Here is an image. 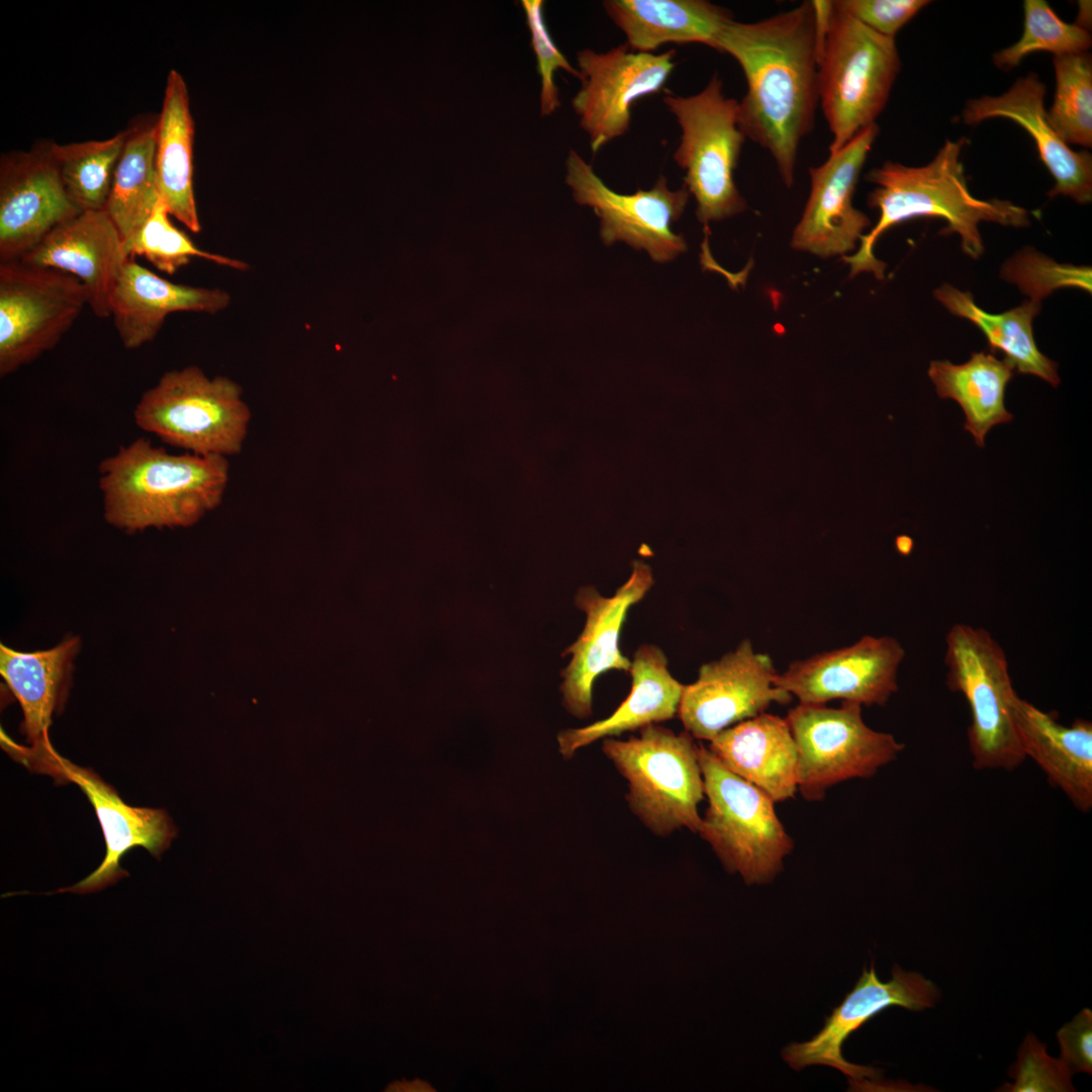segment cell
Returning a JSON list of instances; mask_svg holds the SVG:
<instances>
[{"label":"cell","instance_id":"1","mask_svg":"<svg viewBox=\"0 0 1092 1092\" xmlns=\"http://www.w3.org/2000/svg\"><path fill=\"white\" fill-rule=\"evenodd\" d=\"M716 51L740 66L746 93L738 101V126L766 150L791 187L798 151L814 126L819 104L816 18L812 1L753 22L731 20Z\"/></svg>","mask_w":1092,"mask_h":1092},{"label":"cell","instance_id":"2","mask_svg":"<svg viewBox=\"0 0 1092 1092\" xmlns=\"http://www.w3.org/2000/svg\"><path fill=\"white\" fill-rule=\"evenodd\" d=\"M968 140L946 141L931 162L911 167L887 161L872 169L866 180L877 185L869 194L868 204L880 212L877 223L862 235L860 246L851 256H842L850 266V276L871 272L878 280L885 278L886 264L878 260L873 248L890 228L916 217H938L947 225L940 234H958L963 251L973 259L984 252L979 232L981 221L1005 226L1029 225L1028 211L1009 200L979 199L969 190L961 154Z\"/></svg>","mask_w":1092,"mask_h":1092},{"label":"cell","instance_id":"3","mask_svg":"<svg viewBox=\"0 0 1092 1092\" xmlns=\"http://www.w3.org/2000/svg\"><path fill=\"white\" fill-rule=\"evenodd\" d=\"M105 521L126 533L188 527L222 502L228 458L169 453L139 438L98 465Z\"/></svg>","mask_w":1092,"mask_h":1092},{"label":"cell","instance_id":"4","mask_svg":"<svg viewBox=\"0 0 1092 1092\" xmlns=\"http://www.w3.org/2000/svg\"><path fill=\"white\" fill-rule=\"evenodd\" d=\"M900 68L895 38L873 31L832 2L818 56L819 103L832 135L829 154L876 123Z\"/></svg>","mask_w":1092,"mask_h":1092},{"label":"cell","instance_id":"5","mask_svg":"<svg viewBox=\"0 0 1092 1092\" xmlns=\"http://www.w3.org/2000/svg\"><path fill=\"white\" fill-rule=\"evenodd\" d=\"M251 412L241 386L199 367L165 372L133 408V421L163 443L203 456L228 458L242 451Z\"/></svg>","mask_w":1092,"mask_h":1092},{"label":"cell","instance_id":"6","mask_svg":"<svg viewBox=\"0 0 1092 1092\" xmlns=\"http://www.w3.org/2000/svg\"><path fill=\"white\" fill-rule=\"evenodd\" d=\"M604 754L628 783L630 810L655 835L699 833L704 781L694 737L651 724L627 740L605 738Z\"/></svg>","mask_w":1092,"mask_h":1092},{"label":"cell","instance_id":"7","mask_svg":"<svg viewBox=\"0 0 1092 1092\" xmlns=\"http://www.w3.org/2000/svg\"><path fill=\"white\" fill-rule=\"evenodd\" d=\"M698 756L708 799L699 834L729 873H738L747 885L770 883L794 848L776 802L728 769L708 747L699 745Z\"/></svg>","mask_w":1092,"mask_h":1092},{"label":"cell","instance_id":"8","mask_svg":"<svg viewBox=\"0 0 1092 1092\" xmlns=\"http://www.w3.org/2000/svg\"><path fill=\"white\" fill-rule=\"evenodd\" d=\"M663 102L681 130L673 160L686 171L684 186L694 196L697 218L707 233L711 221L747 208L734 181L746 139L738 126V101L726 97L721 78L714 74L699 93L666 95Z\"/></svg>","mask_w":1092,"mask_h":1092},{"label":"cell","instance_id":"9","mask_svg":"<svg viewBox=\"0 0 1092 1092\" xmlns=\"http://www.w3.org/2000/svg\"><path fill=\"white\" fill-rule=\"evenodd\" d=\"M944 664L950 691L970 708L969 748L977 769L1013 770L1026 758L1013 718L1016 692L999 642L984 628L957 623L945 636Z\"/></svg>","mask_w":1092,"mask_h":1092},{"label":"cell","instance_id":"10","mask_svg":"<svg viewBox=\"0 0 1092 1092\" xmlns=\"http://www.w3.org/2000/svg\"><path fill=\"white\" fill-rule=\"evenodd\" d=\"M798 750V790L809 801L851 779H869L904 749L892 734L869 727L861 706L802 704L786 717Z\"/></svg>","mask_w":1092,"mask_h":1092},{"label":"cell","instance_id":"11","mask_svg":"<svg viewBox=\"0 0 1092 1092\" xmlns=\"http://www.w3.org/2000/svg\"><path fill=\"white\" fill-rule=\"evenodd\" d=\"M1 743L14 759L27 768L49 775L61 783L70 782L79 786L100 823L106 844L103 861L77 884L57 892L89 894L100 891L127 876L120 867V859L131 848L143 846L159 857L175 837L176 829L164 810L128 806L97 774L61 756L51 743L24 747L6 734L2 735Z\"/></svg>","mask_w":1092,"mask_h":1092},{"label":"cell","instance_id":"12","mask_svg":"<svg viewBox=\"0 0 1092 1092\" xmlns=\"http://www.w3.org/2000/svg\"><path fill=\"white\" fill-rule=\"evenodd\" d=\"M88 305L74 276L20 260L0 263V375L52 350Z\"/></svg>","mask_w":1092,"mask_h":1092},{"label":"cell","instance_id":"13","mask_svg":"<svg viewBox=\"0 0 1092 1092\" xmlns=\"http://www.w3.org/2000/svg\"><path fill=\"white\" fill-rule=\"evenodd\" d=\"M566 183L574 200L590 207L600 218V237L610 246L624 242L645 250L652 260L665 263L687 250L681 234L671 225L685 211L690 193L685 186L670 190L660 176L649 190L621 194L609 188L575 151L566 158Z\"/></svg>","mask_w":1092,"mask_h":1092},{"label":"cell","instance_id":"14","mask_svg":"<svg viewBox=\"0 0 1092 1092\" xmlns=\"http://www.w3.org/2000/svg\"><path fill=\"white\" fill-rule=\"evenodd\" d=\"M674 58V50L640 53L627 42L604 53L590 49L577 53L581 85L571 103L594 154L628 131L633 105L663 89Z\"/></svg>","mask_w":1092,"mask_h":1092},{"label":"cell","instance_id":"15","mask_svg":"<svg viewBox=\"0 0 1092 1092\" xmlns=\"http://www.w3.org/2000/svg\"><path fill=\"white\" fill-rule=\"evenodd\" d=\"M777 672L767 654L744 639L735 650L703 664L698 678L684 687L677 716L694 738L712 740L723 730L763 713L792 696L775 685Z\"/></svg>","mask_w":1092,"mask_h":1092},{"label":"cell","instance_id":"16","mask_svg":"<svg viewBox=\"0 0 1092 1092\" xmlns=\"http://www.w3.org/2000/svg\"><path fill=\"white\" fill-rule=\"evenodd\" d=\"M940 999L936 985L922 975L906 972L895 965L892 978L882 982L872 962L863 969L854 988L825 1018L823 1028L811 1039L793 1042L783 1050V1059L794 1070L824 1065L839 1070L858 1084L880 1073L873 1067L847 1062L841 1052L846 1038L881 1011L899 1006L909 1010L933 1007Z\"/></svg>","mask_w":1092,"mask_h":1092},{"label":"cell","instance_id":"17","mask_svg":"<svg viewBox=\"0 0 1092 1092\" xmlns=\"http://www.w3.org/2000/svg\"><path fill=\"white\" fill-rule=\"evenodd\" d=\"M905 657L890 636H863L850 646L797 660L775 685L802 704L842 700L860 706H884L898 690V669Z\"/></svg>","mask_w":1092,"mask_h":1092},{"label":"cell","instance_id":"18","mask_svg":"<svg viewBox=\"0 0 1092 1092\" xmlns=\"http://www.w3.org/2000/svg\"><path fill=\"white\" fill-rule=\"evenodd\" d=\"M654 583L651 568L634 561L629 578L612 597H604L594 586L580 587L574 598L576 608L586 620L576 641L562 656L571 654L562 669V703L574 717L587 718L593 713V687L596 678L611 670L629 672L631 661L619 648L620 632L630 608L640 602Z\"/></svg>","mask_w":1092,"mask_h":1092},{"label":"cell","instance_id":"19","mask_svg":"<svg viewBox=\"0 0 1092 1092\" xmlns=\"http://www.w3.org/2000/svg\"><path fill=\"white\" fill-rule=\"evenodd\" d=\"M51 143L11 152L0 161V263L19 260L50 232L79 214Z\"/></svg>","mask_w":1092,"mask_h":1092},{"label":"cell","instance_id":"20","mask_svg":"<svg viewBox=\"0 0 1092 1092\" xmlns=\"http://www.w3.org/2000/svg\"><path fill=\"white\" fill-rule=\"evenodd\" d=\"M879 134L874 123L821 165L809 169L811 189L802 217L795 228L792 247L828 258L853 250L870 218L852 204L855 186Z\"/></svg>","mask_w":1092,"mask_h":1092},{"label":"cell","instance_id":"21","mask_svg":"<svg viewBox=\"0 0 1092 1092\" xmlns=\"http://www.w3.org/2000/svg\"><path fill=\"white\" fill-rule=\"evenodd\" d=\"M128 259L117 228L103 209L81 211L19 260L74 276L86 289L92 312L108 317L113 291Z\"/></svg>","mask_w":1092,"mask_h":1092},{"label":"cell","instance_id":"22","mask_svg":"<svg viewBox=\"0 0 1092 1092\" xmlns=\"http://www.w3.org/2000/svg\"><path fill=\"white\" fill-rule=\"evenodd\" d=\"M1045 85L1035 73L1021 77L999 96H982L967 102L963 121L976 125L1003 117L1013 120L1033 139L1039 158L1055 180L1048 195H1066L1084 204L1092 199V157L1074 151L1052 126L1044 109Z\"/></svg>","mask_w":1092,"mask_h":1092},{"label":"cell","instance_id":"23","mask_svg":"<svg viewBox=\"0 0 1092 1092\" xmlns=\"http://www.w3.org/2000/svg\"><path fill=\"white\" fill-rule=\"evenodd\" d=\"M230 302L224 290L173 283L129 258L112 294L110 316L123 347L132 350L152 342L170 313L213 314Z\"/></svg>","mask_w":1092,"mask_h":1092},{"label":"cell","instance_id":"24","mask_svg":"<svg viewBox=\"0 0 1092 1092\" xmlns=\"http://www.w3.org/2000/svg\"><path fill=\"white\" fill-rule=\"evenodd\" d=\"M1013 718L1025 758H1032L1048 780L1081 812L1092 808V723L1076 719L1060 724L1052 714L1018 695Z\"/></svg>","mask_w":1092,"mask_h":1092},{"label":"cell","instance_id":"25","mask_svg":"<svg viewBox=\"0 0 1092 1092\" xmlns=\"http://www.w3.org/2000/svg\"><path fill=\"white\" fill-rule=\"evenodd\" d=\"M709 742V750L728 769L776 803L793 798L798 791V750L786 719L763 712Z\"/></svg>","mask_w":1092,"mask_h":1092},{"label":"cell","instance_id":"26","mask_svg":"<svg viewBox=\"0 0 1092 1092\" xmlns=\"http://www.w3.org/2000/svg\"><path fill=\"white\" fill-rule=\"evenodd\" d=\"M664 652L655 645L638 647L631 661L628 697L607 718L580 728L561 731L559 751L565 759L602 738L619 736L675 717L684 685L668 671Z\"/></svg>","mask_w":1092,"mask_h":1092},{"label":"cell","instance_id":"27","mask_svg":"<svg viewBox=\"0 0 1092 1092\" xmlns=\"http://www.w3.org/2000/svg\"><path fill=\"white\" fill-rule=\"evenodd\" d=\"M603 7L635 52L654 53L665 43L698 42L716 51L726 8L705 0H607Z\"/></svg>","mask_w":1092,"mask_h":1092},{"label":"cell","instance_id":"28","mask_svg":"<svg viewBox=\"0 0 1092 1092\" xmlns=\"http://www.w3.org/2000/svg\"><path fill=\"white\" fill-rule=\"evenodd\" d=\"M79 648L77 637L34 652L0 646V673L20 704L23 731L30 746L50 742L49 727L55 712L64 705Z\"/></svg>","mask_w":1092,"mask_h":1092},{"label":"cell","instance_id":"29","mask_svg":"<svg viewBox=\"0 0 1092 1092\" xmlns=\"http://www.w3.org/2000/svg\"><path fill=\"white\" fill-rule=\"evenodd\" d=\"M193 139L188 89L182 75L171 70L157 120V186L169 214L197 234L201 225L193 190Z\"/></svg>","mask_w":1092,"mask_h":1092},{"label":"cell","instance_id":"30","mask_svg":"<svg viewBox=\"0 0 1092 1092\" xmlns=\"http://www.w3.org/2000/svg\"><path fill=\"white\" fill-rule=\"evenodd\" d=\"M1014 374L1013 367L991 353H973L963 364L947 360L931 361L928 376L941 398H951L962 407L964 428L984 447L987 433L995 426L1013 419L1005 407V390Z\"/></svg>","mask_w":1092,"mask_h":1092},{"label":"cell","instance_id":"31","mask_svg":"<svg viewBox=\"0 0 1092 1092\" xmlns=\"http://www.w3.org/2000/svg\"><path fill=\"white\" fill-rule=\"evenodd\" d=\"M934 296L950 313L973 323L1014 371L1059 385L1058 364L1039 351L1033 337L1032 322L1040 310L1039 302L1028 299L1004 312L991 313L981 308L970 292L950 284L935 289Z\"/></svg>","mask_w":1092,"mask_h":1092},{"label":"cell","instance_id":"32","mask_svg":"<svg viewBox=\"0 0 1092 1092\" xmlns=\"http://www.w3.org/2000/svg\"><path fill=\"white\" fill-rule=\"evenodd\" d=\"M157 119L143 118L125 129L104 210L124 247L152 215L160 200L156 174Z\"/></svg>","mask_w":1092,"mask_h":1092},{"label":"cell","instance_id":"33","mask_svg":"<svg viewBox=\"0 0 1092 1092\" xmlns=\"http://www.w3.org/2000/svg\"><path fill=\"white\" fill-rule=\"evenodd\" d=\"M124 140L125 130L103 141L51 143L65 188L81 211L105 208Z\"/></svg>","mask_w":1092,"mask_h":1092},{"label":"cell","instance_id":"34","mask_svg":"<svg viewBox=\"0 0 1092 1092\" xmlns=\"http://www.w3.org/2000/svg\"><path fill=\"white\" fill-rule=\"evenodd\" d=\"M1054 103L1048 112L1052 126L1069 145L1092 146V62L1087 53L1055 56Z\"/></svg>","mask_w":1092,"mask_h":1092},{"label":"cell","instance_id":"35","mask_svg":"<svg viewBox=\"0 0 1092 1092\" xmlns=\"http://www.w3.org/2000/svg\"><path fill=\"white\" fill-rule=\"evenodd\" d=\"M1024 26L1021 37L993 55L995 66L1009 71L1028 55L1049 52L1055 56L1087 53L1092 39L1088 30L1062 20L1043 0L1023 2Z\"/></svg>","mask_w":1092,"mask_h":1092},{"label":"cell","instance_id":"36","mask_svg":"<svg viewBox=\"0 0 1092 1092\" xmlns=\"http://www.w3.org/2000/svg\"><path fill=\"white\" fill-rule=\"evenodd\" d=\"M169 216L168 209L160 198L150 218L125 246L129 258L144 257L156 269L169 275L187 265L193 257L235 269H247L248 265L242 261L199 249L172 224Z\"/></svg>","mask_w":1092,"mask_h":1092},{"label":"cell","instance_id":"37","mask_svg":"<svg viewBox=\"0 0 1092 1092\" xmlns=\"http://www.w3.org/2000/svg\"><path fill=\"white\" fill-rule=\"evenodd\" d=\"M1091 267L1061 264L1034 249L1020 250L1002 266L1000 276L1039 302L1055 290L1075 287L1091 292Z\"/></svg>","mask_w":1092,"mask_h":1092},{"label":"cell","instance_id":"38","mask_svg":"<svg viewBox=\"0 0 1092 1092\" xmlns=\"http://www.w3.org/2000/svg\"><path fill=\"white\" fill-rule=\"evenodd\" d=\"M521 3L526 14L531 43L537 59V70L541 78V114L550 115L560 107L554 73L561 69L576 78H579V73L557 48L548 31L543 13L544 1L522 0Z\"/></svg>","mask_w":1092,"mask_h":1092},{"label":"cell","instance_id":"39","mask_svg":"<svg viewBox=\"0 0 1092 1092\" xmlns=\"http://www.w3.org/2000/svg\"><path fill=\"white\" fill-rule=\"evenodd\" d=\"M1072 1072L1061 1060L1050 1057L1045 1048L1032 1034L1025 1038L1016 1064L1010 1075L1014 1084H1006V1091H1075L1071 1083Z\"/></svg>","mask_w":1092,"mask_h":1092},{"label":"cell","instance_id":"40","mask_svg":"<svg viewBox=\"0 0 1092 1092\" xmlns=\"http://www.w3.org/2000/svg\"><path fill=\"white\" fill-rule=\"evenodd\" d=\"M834 7L873 31L894 38L923 7L926 0H836Z\"/></svg>","mask_w":1092,"mask_h":1092},{"label":"cell","instance_id":"41","mask_svg":"<svg viewBox=\"0 0 1092 1092\" xmlns=\"http://www.w3.org/2000/svg\"><path fill=\"white\" fill-rule=\"evenodd\" d=\"M1061 1060L1072 1073H1092V1012L1085 1008L1057 1033Z\"/></svg>","mask_w":1092,"mask_h":1092},{"label":"cell","instance_id":"42","mask_svg":"<svg viewBox=\"0 0 1092 1092\" xmlns=\"http://www.w3.org/2000/svg\"><path fill=\"white\" fill-rule=\"evenodd\" d=\"M911 540L907 537H900L897 541L899 550L902 552H908L911 549Z\"/></svg>","mask_w":1092,"mask_h":1092}]
</instances>
